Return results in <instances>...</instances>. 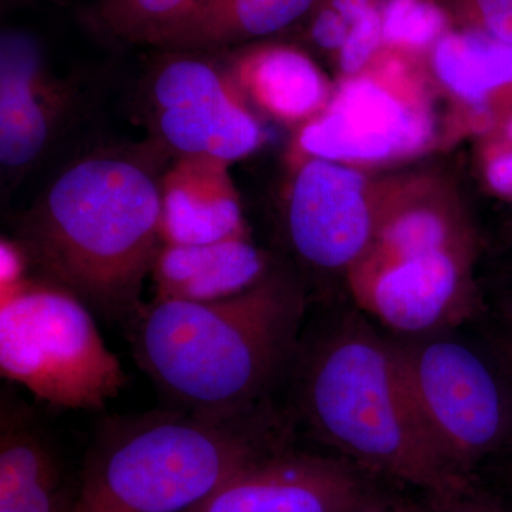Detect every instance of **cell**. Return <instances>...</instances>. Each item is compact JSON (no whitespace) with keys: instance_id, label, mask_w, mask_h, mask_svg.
<instances>
[{"instance_id":"6da1fadb","label":"cell","mask_w":512,"mask_h":512,"mask_svg":"<svg viewBox=\"0 0 512 512\" xmlns=\"http://www.w3.org/2000/svg\"><path fill=\"white\" fill-rule=\"evenodd\" d=\"M173 158L153 140L97 147L69 161L13 221L29 276L124 325L165 241L163 184Z\"/></svg>"},{"instance_id":"7a4b0ae2","label":"cell","mask_w":512,"mask_h":512,"mask_svg":"<svg viewBox=\"0 0 512 512\" xmlns=\"http://www.w3.org/2000/svg\"><path fill=\"white\" fill-rule=\"evenodd\" d=\"M308 293L293 266L214 301L154 299L124 323L138 367L174 409L238 414L268 403L301 343Z\"/></svg>"},{"instance_id":"3957f363","label":"cell","mask_w":512,"mask_h":512,"mask_svg":"<svg viewBox=\"0 0 512 512\" xmlns=\"http://www.w3.org/2000/svg\"><path fill=\"white\" fill-rule=\"evenodd\" d=\"M299 413L316 437L360 463L427 491L447 508L466 481L441 461L424 430L397 343L362 318H343L299 343Z\"/></svg>"},{"instance_id":"277c9868","label":"cell","mask_w":512,"mask_h":512,"mask_svg":"<svg viewBox=\"0 0 512 512\" xmlns=\"http://www.w3.org/2000/svg\"><path fill=\"white\" fill-rule=\"evenodd\" d=\"M288 433L268 403L238 414L110 417L84 460L72 512H191L242 468L286 448Z\"/></svg>"},{"instance_id":"5b68a950","label":"cell","mask_w":512,"mask_h":512,"mask_svg":"<svg viewBox=\"0 0 512 512\" xmlns=\"http://www.w3.org/2000/svg\"><path fill=\"white\" fill-rule=\"evenodd\" d=\"M477 251L476 229L448 181L392 175L379 178L375 235L345 278L360 308L416 335L473 308Z\"/></svg>"},{"instance_id":"8992f818","label":"cell","mask_w":512,"mask_h":512,"mask_svg":"<svg viewBox=\"0 0 512 512\" xmlns=\"http://www.w3.org/2000/svg\"><path fill=\"white\" fill-rule=\"evenodd\" d=\"M2 295L3 379L59 409L101 410L119 396L126 372L80 299L32 276L3 285Z\"/></svg>"},{"instance_id":"52a82bcc","label":"cell","mask_w":512,"mask_h":512,"mask_svg":"<svg viewBox=\"0 0 512 512\" xmlns=\"http://www.w3.org/2000/svg\"><path fill=\"white\" fill-rule=\"evenodd\" d=\"M137 111L148 138L173 160L231 165L265 140L222 53L160 50L138 83Z\"/></svg>"},{"instance_id":"ba28073f","label":"cell","mask_w":512,"mask_h":512,"mask_svg":"<svg viewBox=\"0 0 512 512\" xmlns=\"http://www.w3.org/2000/svg\"><path fill=\"white\" fill-rule=\"evenodd\" d=\"M436 130L416 57L383 47L363 72L340 80L322 113L303 124L299 147L305 156L360 168L417 156Z\"/></svg>"},{"instance_id":"9c48e42d","label":"cell","mask_w":512,"mask_h":512,"mask_svg":"<svg viewBox=\"0 0 512 512\" xmlns=\"http://www.w3.org/2000/svg\"><path fill=\"white\" fill-rule=\"evenodd\" d=\"M397 349L434 450L450 471L464 478L511 437L507 390L483 357L458 340L397 343Z\"/></svg>"},{"instance_id":"30bf717a","label":"cell","mask_w":512,"mask_h":512,"mask_svg":"<svg viewBox=\"0 0 512 512\" xmlns=\"http://www.w3.org/2000/svg\"><path fill=\"white\" fill-rule=\"evenodd\" d=\"M89 104L77 74L59 76L35 33H0V194L2 204L52 154Z\"/></svg>"},{"instance_id":"8fae6325","label":"cell","mask_w":512,"mask_h":512,"mask_svg":"<svg viewBox=\"0 0 512 512\" xmlns=\"http://www.w3.org/2000/svg\"><path fill=\"white\" fill-rule=\"evenodd\" d=\"M379 217V178L305 156L289 183L282 229L296 271L345 275L365 254Z\"/></svg>"},{"instance_id":"7c38bea8","label":"cell","mask_w":512,"mask_h":512,"mask_svg":"<svg viewBox=\"0 0 512 512\" xmlns=\"http://www.w3.org/2000/svg\"><path fill=\"white\" fill-rule=\"evenodd\" d=\"M363 488L345 464L282 448L242 468L191 512H353Z\"/></svg>"},{"instance_id":"4fadbf2b","label":"cell","mask_w":512,"mask_h":512,"mask_svg":"<svg viewBox=\"0 0 512 512\" xmlns=\"http://www.w3.org/2000/svg\"><path fill=\"white\" fill-rule=\"evenodd\" d=\"M62 457L28 404L10 390L0 400V512H72Z\"/></svg>"},{"instance_id":"5bb4252c","label":"cell","mask_w":512,"mask_h":512,"mask_svg":"<svg viewBox=\"0 0 512 512\" xmlns=\"http://www.w3.org/2000/svg\"><path fill=\"white\" fill-rule=\"evenodd\" d=\"M221 53L252 109L279 123L303 126L332 97L325 73L298 47L262 40Z\"/></svg>"},{"instance_id":"9a60e30c","label":"cell","mask_w":512,"mask_h":512,"mask_svg":"<svg viewBox=\"0 0 512 512\" xmlns=\"http://www.w3.org/2000/svg\"><path fill=\"white\" fill-rule=\"evenodd\" d=\"M173 161L163 184L165 244L200 245L247 237L228 165Z\"/></svg>"},{"instance_id":"2e32d148","label":"cell","mask_w":512,"mask_h":512,"mask_svg":"<svg viewBox=\"0 0 512 512\" xmlns=\"http://www.w3.org/2000/svg\"><path fill=\"white\" fill-rule=\"evenodd\" d=\"M319 0H202L154 43L157 50L221 53L262 42L308 18Z\"/></svg>"},{"instance_id":"e0dca14e","label":"cell","mask_w":512,"mask_h":512,"mask_svg":"<svg viewBox=\"0 0 512 512\" xmlns=\"http://www.w3.org/2000/svg\"><path fill=\"white\" fill-rule=\"evenodd\" d=\"M272 262L247 237L211 244H164L151 278L156 299L214 301L249 288Z\"/></svg>"},{"instance_id":"ac0fdd59","label":"cell","mask_w":512,"mask_h":512,"mask_svg":"<svg viewBox=\"0 0 512 512\" xmlns=\"http://www.w3.org/2000/svg\"><path fill=\"white\" fill-rule=\"evenodd\" d=\"M429 66L441 89L473 111L512 84V46L473 29H450L429 50Z\"/></svg>"},{"instance_id":"d6986e66","label":"cell","mask_w":512,"mask_h":512,"mask_svg":"<svg viewBox=\"0 0 512 512\" xmlns=\"http://www.w3.org/2000/svg\"><path fill=\"white\" fill-rule=\"evenodd\" d=\"M202 0H97L84 22L106 42L151 46Z\"/></svg>"},{"instance_id":"ffe728a7","label":"cell","mask_w":512,"mask_h":512,"mask_svg":"<svg viewBox=\"0 0 512 512\" xmlns=\"http://www.w3.org/2000/svg\"><path fill=\"white\" fill-rule=\"evenodd\" d=\"M383 47L409 56L429 53L450 30L441 0H386L382 5Z\"/></svg>"},{"instance_id":"44dd1931","label":"cell","mask_w":512,"mask_h":512,"mask_svg":"<svg viewBox=\"0 0 512 512\" xmlns=\"http://www.w3.org/2000/svg\"><path fill=\"white\" fill-rule=\"evenodd\" d=\"M451 19L512 46V0H441Z\"/></svg>"},{"instance_id":"7402d4cb","label":"cell","mask_w":512,"mask_h":512,"mask_svg":"<svg viewBox=\"0 0 512 512\" xmlns=\"http://www.w3.org/2000/svg\"><path fill=\"white\" fill-rule=\"evenodd\" d=\"M383 49L382 5L375 3L350 29L345 45L336 56L343 79L366 69Z\"/></svg>"},{"instance_id":"603a6c76","label":"cell","mask_w":512,"mask_h":512,"mask_svg":"<svg viewBox=\"0 0 512 512\" xmlns=\"http://www.w3.org/2000/svg\"><path fill=\"white\" fill-rule=\"evenodd\" d=\"M483 173L485 183L495 192L512 197V146L493 144L485 148Z\"/></svg>"},{"instance_id":"cb8c5ba5","label":"cell","mask_w":512,"mask_h":512,"mask_svg":"<svg viewBox=\"0 0 512 512\" xmlns=\"http://www.w3.org/2000/svg\"><path fill=\"white\" fill-rule=\"evenodd\" d=\"M470 507L474 512H511L493 501H484V503L470 505Z\"/></svg>"},{"instance_id":"d4e9b609","label":"cell","mask_w":512,"mask_h":512,"mask_svg":"<svg viewBox=\"0 0 512 512\" xmlns=\"http://www.w3.org/2000/svg\"><path fill=\"white\" fill-rule=\"evenodd\" d=\"M504 357L512 373V336L504 342Z\"/></svg>"},{"instance_id":"484cf974","label":"cell","mask_w":512,"mask_h":512,"mask_svg":"<svg viewBox=\"0 0 512 512\" xmlns=\"http://www.w3.org/2000/svg\"><path fill=\"white\" fill-rule=\"evenodd\" d=\"M457 504L451 505V507H447V508H450V510L453 512H474L473 510H471V507L460 508V507H457Z\"/></svg>"},{"instance_id":"4316f807","label":"cell","mask_w":512,"mask_h":512,"mask_svg":"<svg viewBox=\"0 0 512 512\" xmlns=\"http://www.w3.org/2000/svg\"><path fill=\"white\" fill-rule=\"evenodd\" d=\"M353 512H379V511L367 510V508L359 507V508H357V510H355Z\"/></svg>"},{"instance_id":"83f0119b","label":"cell","mask_w":512,"mask_h":512,"mask_svg":"<svg viewBox=\"0 0 512 512\" xmlns=\"http://www.w3.org/2000/svg\"><path fill=\"white\" fill-rule=\"evenodd\" d=\"M46 2L66 3L69 2V0H46Z\"/></svg>"},{"instance_id":"f1b7e54d","label":"cell","mask_w":512,"mask_h":512,"mask_svg":"<svg viewBox=\"0 0 512 512\" xmlns=\"http://www.w3.org/2000/svg\"><path fill=\"white\" fill-rule=\"evenodd\" d=\"M511 284H512V275H511ZM511 315H512V288H511Z\"/></svg>"}]
</instances>
